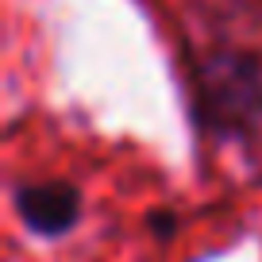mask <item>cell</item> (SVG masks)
<instances>
[{"mask_svg":"<svg viewBox=\"0 0 262 262\" xmlns=\"http://www.w3.org/2000/svg\"><path fill=\"white\" fill-rule=\"evenodd\" d=\"M193 108L216 139L251 143L262 131V58L239 47L205 54L193 70Z\"/></svg>","mask_w":262,"mask_h":262,"instance_id":"1","label":"cell"},{"mask_svg":"<svg viewBox=\"0 0 262 262\" xmlns=\"http://www.w3.org/2000/svg\"><path fill=\"white\" fill-rule=\"evenodd\" d=\"M12 205H16L19 224L31 235L62 239L77 228L85 196L74 181H66V178H39V181H19Z\"/></svg>","mask_w":262,"mask_h":262,"instance_id":"2","label":"cell"}]
</instances>
